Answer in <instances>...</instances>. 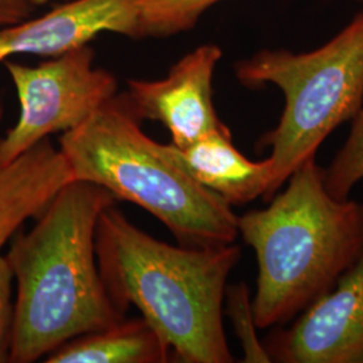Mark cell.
<instances>
[{"label": "cell", "instance_id": "1", "mask_svg": "<svg viewBox=\"0 0 363 363\" xmlns=\"http://www.w3.org/2000/svg\"><path fill=\"white\" fill-rule=\"evenodd\" d=\"M115 203L101 186L69 182L28 232L13 235L6 255L16 281L10 362H35L125 318L109 296L96 253L97 222Z\"/></svg>", "mask_w": 363, "mask_h": 363}, {"label": "cell", "instance_id": "2", "mask_svg": "<svg viewBox=\"0 0 363 363\" xmlns=\"http://www.w3.org/2000/svg\"><path fill=\"white\" fill-rule=\"evenodd\" d=\"M96 253L117 308L125 313L135 306L167 343L172 358L233 362L223 301L241 247H174L140 230L113 205L97 222Z\"/></svg>", "mask_w": 363, "mask_h": 363}, {"label": "cell", "instance_id": "3", "mask_svg": "<svg viewBox=\"0 0 363 363\" xmlns=\"http://www.w3.org/2000/svg\"><path fill=\"white\" fill-rule=\"evenodd\" d=\"M286 182L268 208L238 217L259 264L252 306L259 330L286 325L323 298L363 250L362 203L331 196L315 157Z\"/></svg>", "mask_w": 363, "mask_h": 363}, {"label": "cell", "instance_id": "4", "mask_svg": "<svg viewBox=\"0 0 363 363\" xmlns=\"http://www.w3.org/2000/svg\"><path fill=\"white\" fill-rule=\"evenodd\" d=\"M125 96H115L60 138L74 181L104 187L160 220L184 247L234 244L238 216L159 150L140 127Z\"/></svg>", "mask_w": 363, "mask_h": 363}, {"label": "cell", "instance_id": "5", "mask_svg": "<svg viewBox=\"0 0 363 363\" xmlns=\"http://www.w3.org/2000/svg\"><path fill=\"white\" fill-rule=\"evenodd\" d=\"M234 72L245 88L274 85L284 94L279 124L259 142V148H271L269 202L292 172L315 157L325 139L363 106V10L315 50H259L237 62Z\"/></svg>", "mask_w": 363, "mask_h": 363}, {"label": "cell", "instance_id": "6", "mask_svg": "<svg viewBox=\"0 0 363 363\" xmlns=\"http://www.w3.org/2000/svg\"><path fill=\"white\" fill-rule=\"evenodd\" d=\"M21 104L16 124L0 138V166H7L57 132L74 130L116 96L117 79L94 66L91 46L37 66L3 62Z\"/></svg>", "mask_w": 363, "mask_h": 363}, {"label": "cell", "instance_id": "7", "mask_svg": "<svg viewBox=\"0 0 363 363\" xmlns=\"http://www.w3.org/2000/svg\"><path fill=\"white\" fill-rule=\"evenodd\" d=\"M264 346L272 362L363 363V250L328 294Z\"/></svg>", "mask_w": 363, "mask_h": 363}, {"label": "cell", "instance_id": "8", "mask_svg": "<svg viewBox=\"0 0 363 363\" xmlns=\"http://www.w3.org/2000/svg\"><path fill=\"white\" fill-rule=\"evenodd\" d=\"M220 58V46L202 45L182 57L162 79H130L125 99L140 120L162 123L171 133V143L179 148L229 130L213 101V78Z\"/></svg>", "mask_w": 363, "mask_h": 363}, {"label": "cell", "instance_id": "9", "mask_svg": "<svg viewBox=\"0 0 363 363\" xmlns=\"http://www.w3.org/2000/svg\"><path fill=\"white\" fill-rule=\"evenodd\" d=\"M103 33L139 38L138 0H72L35 19L0 27V64L15 55L58 57Z\"/></svg>", "mask_w": 363, "mask_h": 363}, {"label": "cell", "instance_id": "10", "mask_svg": "<svg viewBox=\"0 0 363 363\" xmlns=\"http://www.w3.org/2000/svg\"><path fill=\"white\" fill-rule=\"evenodd\" d=\"M159 150L232 206L245 205L259 196L267 201L273 181L272 160H249L235 148L230 130L210 133L184 148L159 143Z\"/></svg>", "mask_w": 363, "mask_h": 363}, {"label": "cell", "instance_id": "11", "mask_svg": "<svg viewBox=\"0 0 363 363\" xmlns=\"http://www.w3.org/2000/svg\"><path fill=\"white\" fill-rule=\"evenodd\" d=\"M3 105L0 103V121ZM74 181L61 150L46 139L0 166V250L28 218H38L66 183Z\"/></svg>", "mask_w": 363, "mask_h": 363}, {"label": "cell", "instance_id": "12", "mask_svg": "<svg viewBox=\"0 0 363 363\" xmlns=\"http://www.w3.org/2000/svg\"><path fill=\"white\" fill-rule=\"evenodd\" d=\"M171 351L144 318H123L74 337L48 355V363H164Z\"/></svg>", "mask_w": 363, "mask_h": 363}, {"label": "cell", "instance_id": "13", "mask_svg": "<svg viewBox=\"0 0 363 363\" xmlns=\"http://www.w3.org/2000/svg\"><path fill=\"white\" fill-rule=\"evenodd\" d=\"M223 0H138L139 35L171 37L187 31Z\"/></svg>", "mask_w": 363, "mask_h": 363}, {"label": "cell", "instance_id": "14", "mask_svg": "<svg viewBox=\"0 0 363 363\" xmlns=\"http://www.w3.org/2000/svg\"><path fill=\"white\" fill-rule=\"evenodd\" d=\"M323 181L327 191L337 199L350 198L352 189L363 181V106L351 120L343 147L323 169Z\"/></svg>", "mask_w": 363, "mask_h": 363}, {"label": "cell", "instance_id": "15", "mask_svg": "<svg viewBox=\"0 0 363 363\" xmlns=\"http://www.w3.org/2000/svg\"><path fill=\"white\" fill-rule=\"evenodd\" d=\"M225 298L226 311L244 352L242 362H272L264 343L257 337V325L247 284L238 283L235 286H226Z\"/></svg>", "mask_w": 363, "mask_h": 363}, {"label": "cell", "instance_id": "16", "mask_svg": "<svg viewBox=\"0 0 363 363\" xmlns=\"http://www.w3.org/2000/svg\"><path fill=\"white\" fill-rule=\"evenodd\" d=\"M13 281L10 262L0 253V363L10 362L13 325Z\"/></svg>", "mask_w": 363, "mask_h": 363}, {"label": "cell", "instance_id": "17", "mask_svg": "<svg viewBox=\"0 0 363 363\" xmlns=\"http://www.w3.org/2000/svg\"><path fill=\"white\" fill-rule=\"evenodd\" d=\"M37 6L35 0H0V27L31 18Z\"/></svg>", "mask_w": 363, "mask_h": 363}, {"label": "cell", "instance_id": "18", "mask_svg": "<svg viewBox=\"0 0 363 363\" xmlns=\"http://www.w3.org/2000/svg\"><path fill=\"white\" fill-rule=\"evenodd\" d=\"M35 1H37V4H45V3H48V1H49V0H35Z\"/></svg>", "mask_w": 363, "mask_h": 363}, {"label": "cell", "instance_id": "19", "mask_svg": "<svg viewBox=\"0 0 363 363\" xmlns=\"http://www.w3.org/2000/svg\"><path fill=\"white\" fill-rule=\"evenodd\" d=\"M355 1H359V3H363V0H355Z\"/></svg>", "mask_w": 363, "mask_h": 363}]
</instances>
